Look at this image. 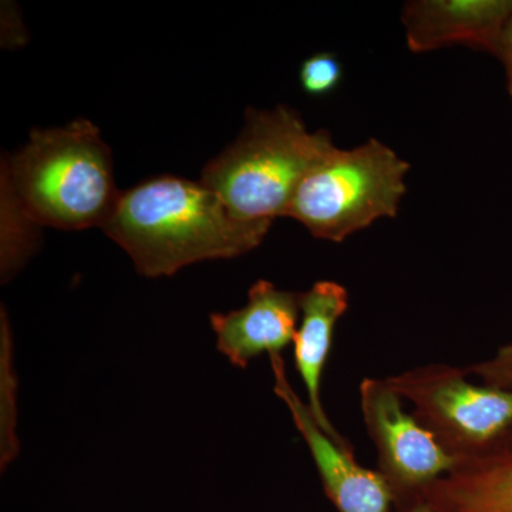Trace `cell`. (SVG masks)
I'll return each mask as SVG.
<instances>
[{
    "instance_id": "2e32d148",
    "label": "cell",
    "mask_w": 512,
    "mask_h": 512,
    "mask_svg": "<svg viewBox=\"0 0 512 512\" xmlns=\"http://www.w3.org/2000/svg\"><path fill=\"white\" fill-rule=\"evenodd\" d=\"M394 512H440L434 507L430 501H427L423 495L417 497L416 500L410 501L406 505H402V507L394 508Z\"/></svg>"
},
{
    "instance_id": "8fae6325",
    "label": "cell",
    "mask_w": 512,
    "mask_h": 512,
    "mask_svg": "<svg viewBox=\"0 0 512 512\" xmlns=\"http://www.w3.org/2000/svg\"><path fill=\"white\" fill-rule=\"evenodd\" d=\"M440 512H512V426L423 493Z\"/></svg>"
},
{
    "instance_id": "6da1fadb",
    "label": "cell",
    "mask_w": 512,
    "mask_h": 512,
    "mask_svg": "<svg viewBox=\"0 0 512 512\" xmlns=\"http://www.w3.org/2000/svg\"><path fill=\"white\" fill-rule=\"evenodd\" d=\"M271 227L239 220L201 181L163 175L121 192L101 229L127 252L138 274L163 278L197 262L248 254Z\"/></svg>"
},
{
    "instance_id": "5b68a950",
    "label": "cell",
    "mask_w": 512,
    "mask_h": 512,
    "mask_svg": "<svg viewBox=\"0 0 512 512\" xmlns=\"http://www.w3.org/2000/svg\"><path fill=\"white\" fill-rule=\"evenodd\" d=\"M467 369L420 366L386 377L413 416L458 461L476 456L512 426V392L471 383Z\"/></svg>"
},
{
    "instance_id": "30bf717a",
    "label": "cell",
    "mask_w": 512,
    "mask_h": 512,
    "mask_svg": "<svg viewBox=\"0 0 512 512\" xmlns=\"http://www.w3.org/2000/svg\"><path fill=\"white\" fill-rule=\"evenodd\" d=\"M348 309V289L338 282L319 281L309 291L302 292L301 325L293 339V359L296 372L305 384L308 407L319 426L342 446L352 447L335 429L320 399L336 325Z\"/></svg>"
},
{
    "instance_id": "277c9868",
    "label": "cell",
    "mask_w": 512,
    "mask_h": 512,
    "mask_svg": "<svg viewBox=\"0 0 512 512\" xmlns=\"http://www.w3.org/2000/svg\"><path fill=\"white\" fill-rule=\"evenodd\" d=\"M410 164L376 138L335 147L303 178L285 217L315 238L340 242L382 218H394L407 191Z\"/></svg>"
},
{
    "instance_id": "7a4b0ae2",
    "label": "cell",
    "mask_w": 512,
    "mask_h": 512,
    "mask_svg": "<svg viewBox=\"0 0 512 512\" xmlns=\"http://www.w3.org/2000/svg\"><path fill=\"white\" fill-rule=\"evenodd\" d=\"M6 185L23 220L66 231L103 228L121 195L110 147L83 119L33 130L9 158Z\"/></svg>"
},
{
    "instance_id": "7c38bea8",
    "label": "cell",
    "mask_w": 512,
    "mask_h": 512,
    "mask_svg": "<svg viewBox=\"0 0 512 512\" xmlns=\"http://www.w3.org/2000/svg\"><path fill=\"white\" fill-rule=\"evenodd\" d=\"M0 466L2 471L19 456L18 390L19 380L13 366V342L8 313L0 315Z\"/></svg>"
},
{
    "instance_id": "9a60e30c",
    "label": "cell",
    "mask_w": 512,
    "mask_h": 512,
    "mask_svg": "<svg viewBox=\"0 0 512 512\" xmlns=\"http://www.w3.org/2000/svg\"><path fill=\"white\" fill-rule=\"evenodd\" d=\"M498 59L504 64L505 77H507V90L512 97V16L510 22L505 26L503 37H501L500 46H498Z\"/></svg>"
},
{
    "instance_id": "3957f363",
    "label": "cell",
    "mask_w": 512,
    "mask_h": 512,
    "mask_svg": "<svg viewBox=\"0 0 512 512\" xmlns=\"http://www.w3.org/2000/svg\"><path fill=\"white\" fill-rule=\"evenodd\" d=\"M329 131H311L298 111L248 109L237 140L202 170L200 181L239 220L285 217L293 195L335 148Z\"/></svg>"
},
{
    "instance_id": "8992f818",
    "label": "cell",
    "mask_w": 512,
    "mask_h": 512,
    "mask_svg": "<svg viewBox=\"0 0 512 512\" xmlns=\"http://www.w3.org/2000/svg\"><path fill=\"white\" fill-rule=\"evenodd\" d=\"M359 393L363 421L377 450L379 473L392 490L394 508L416 500L457 467V458L404 410L402 397L387 379L366 377Z\"/></svg>"
},
{
    "instance_id": "ba28073f",
    "label": "cell",
    "mask_w": 512,
    "mask_h": 512,
    "mask_svg": "<svg viewBox=\"0 0 512 512\" xmlns=\"http://www.w3.org/2000/svg\"><path fill=\"white\" fill-rule=\"evenodd\" d=\"M301 318V292L284 291L259 279L249 288L244 308L211 313L217 349L231 365L245 369L255 357L282 353L293 343Z\"/></svg>"
},
{
    "instance_id": "52a82bcc",
    "label": "cell",
    "mask_w": 512,
    "mask_h": 512,
    "mask_svg": "<svg viewBox=\"0 0 512 512\" xmlns=\"http://www.w3.org/2000/svg\"><path fill=\"white\" fill-rule=\"evenodd\" d=\"M275 393L288 407L293 423L318 468L323 490L339 512H390L394 508L389 484L379 471L357 463L352 447L342 446L322 430L308 403H303L286 376L282 353L269 356Z\"/></svg>"
},
{
    "instance_id": "5bb4252c",
    "label": "cell",
    "mask_w": 512,
    "mask_h": 512,
    "mask_svg": "<svg viewBox=\"0 0 512 512\" xmlns=\"http://www.w3.org/2000/svg\"><path fill=\"white\" fill-rule=\"evenodd\" d=\"M467 372L487 386L512 392V343L498 349L490 359L468 366Z\"/></svg>"
},
{
    "instance_id": "9c48e42d",
    "label": "cell",
    "mask_w": 512,
    "mask_h": 512,
    "mask_svg": "<svg viewBox=\"0 0 512 512\" xmlns=\"http://www.w3.org/2000/svg\"><path fill=\"white\" fill-rule=\"evenodd\" d=\"M511 16L512 0H413L402 23L413 53L464 45L495 56Z\"/></svg>"
},
{
    "instance_id": "4fadbf2b",
    "label": "cell",
    "mask_w": 512,
    "mask_h": 512,
    "mask_svg": "<svg viewBox=\"0 0 512 512\" xmlns=\"http://www.w3.org/2000/svg\"><path fill=\"white\" fill-rule=\"evenodd\" d=\"M343 79V67L338 57L328 52L316 53L303 60L299 82L303 92L312 97H323L335 92Z\"/></svg>"
}]
</instances>
